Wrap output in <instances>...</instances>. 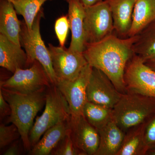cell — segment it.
Listing matches in <instances>:
<instances>
[{"mask_svg": "<svg viewBox=\"0 0 155 155\" xmlns=\"http://www.w3.org/2000/svg\"><path fill=\"white\" fill-rule=\"evenodd\" d=\"M137 37L121 38L114 33L97 42L87 44L83 52L88 64L105 73L122 94L127 93L124 74L134 54Z\"/></svg>", "mask_w": 155, "mask_h": 155, "instance_id": "cell-1", "label": "cell"}, {"mask_svg": "<svg viewBox=\"0 0 155 155\" xmlns=\"http://www.w3.org/2000/svg\"><path fill=\"white\" fill-rule=\"evenodd\" d=\"M0 89L11 108V113L8 122L17 126L23 147L29 151L31 149L29 132L37 114L45 104L47 90L30 94H22L2 88Z\"/></svg>", "mask_w": 155, "mask_h": 155, "instance_id": "cell-2", "label": "cell"}, {"mask_svg": "<svg viewBox=\"0 0 155 155\" xmlns=\"http://www.w3.org/2000/svg\"><path fill=\"white\" fill-rule=\"evenodd\" d=\"M113 120L125 133L155 116V98L127 91L112 109Z\"/></svg>", "mask_w": 155, "mask_h": 155, "instance_id": "cell-3", "label": "cell"}, {"mask_svg": "<svg viewBox=\"0 0 155 155\" xmlns=\"http://www.w3.org/2000/svg\"><path fill=\"white\" fill-rule=\"evenodd\" d=\"M69 104L56 85L48 87L46 93L44 110L37 116L29 134L31 146L36 144L42 136L51 127L67 121L71 116Z\"/></svg>", "mask_w": 155, "mask_h": 155, "instance_id": "cell-4", "label": "cell"}, {"mask_svg": "<svg viewBox=\"0 0 155 155\" xmlns=\"http://www.w3.org/2000/svg\"><path fill=\"white\" fill-rule=\"evenodd\" d=\"M43 16V9L41 8L35 17L31 30L27 28L25 22H22L20 44L27 55L28 68L31 66L34 61H38L45 70L52 85H56L58 80L53 69L49 51L41 34V20Z\"/></svg>", "mask_w": 155, "mask_h": 155, "instance_id": "cell-5", "label": "cell"}, {"mask_svg": "<svg viewBox=\"0 0 155 155\" xmlns=\"http://www.w3.org/2000/svg\"><path fill=\"white\" fill-rule=\"evenodd\" d=\"M52 85L42 65L35 61L26 69H18L11 77L0 82V87L22 94L46 90Z\"/></svg>", "mask_w": 155, "mask_h": 155, "instance_id": "cell-6", "label": "cell"}, {"mask_svg": "<svg viewBox=\"0 0 155 155\" xmlns=\"http://www.w3.org/2000/svg\"><path fill=\"white\" fill-rule=\"evenodd\" d=\"M84 29L86 45L97 42L114 33V20L106 0L85 7Z\"/></svg>", "mask_w": 155, "mask_h": 155, "instance_id": "cell-7", "label": "cell"}, {"mask_svg": "<svg viewBox=\"0 0 155 155\" xmlns=\"http://www.w3.org/2000/svg\"><path fill=\"white\" fill-rule=\"evenodd\" d=\"M48 48L58 81L75 80L88 64L83 52L51 44H49Z\"/></svg>", "mask_w": 155, "mask_h": 155, "instance_id": "cell-8", "label": "cell"}, {"mask_svg": "<svg viewBox=\"0 0 155 155\" xmlns=\"http://www.w3.org/2000/svg\"><path fill=\"white\" fill-rule=\"evenodd\" d=\"M124 81L127 92L155 98V71L134 53L126 65Z\"/></svg>", "mask_w": 155, "mask_h": 155, "instance_id": "cell-9", "label": "cell"}, {"mask_svg": "<svg viewBox=\"0 0 155 155\" xmlns=\"http://www.w3.org/2000/svg\"><path fill=\"white\" fill-rule=\"evenodd\" d=\"M92 68L87 88V101L113 109L123 94L105 73Z\"/></svg>", "mask_w": 155, "mask_h": 155, "instance_id": "cell-10", "label": "cell"}, {"mask_svg": "<svg viewBox=\"0 0 155 155\" xmlns=\"http://www.w3.org/2000/svg\"><path fill=\"white\" fill-rule=\"evenodd\" d=\"M92 68L88 64L75 80L57 82L56 86L67 100L72 116L83 114L84 107L87 102V88Z\"/></svg>", "mask_w": 155, "mask_h": 155, "instance_id": "cell-11", "label": "cell"}, {"mask_svg": "<svg viewBox=\"0 0 155 155\" xmlns=\"http://www.w3.org/2000/svg\"><path fill=\"white\" fill-rule=\"evenodd\" d=\"M69 135L73 143L83 155H95L99 145L98 131L91 125L83 114L71 115Z\"/></svg>", "mask_w": 155, "mask_h": 155, "instance_id": "cell-12", "label": "cell"}, {"mask_svg": "<svg viewBox=\"0 0 155 155\" xmlns=\"http://www.w3.org/2000/svg\"><path fill=\"white\" fill-rule=\"evenodd\" d=\"M69 4L68 16L72 33L69 48L72 51L83 52L85 49L84 20L85 7L79 0H66Z\"/></svg>", "mask_w": 155, "mask_h": 155, "instance_id": "cell-13", "label": "cell"}, {"mask_svg": "<svg viewBox=\"0 0 155 155\" xmlns=\"http://www.w3.org/2000/svg\"><path fill=\"white\" fill-rule=\"evenodd\" d=\"M114 20V32L121 38L128 37L137 0H106Z\"/></svg>", "mask_w": 155, "mask_h": 155, "instance_id": "cell-14", "label": "cell"}, {"mask_svg": "<svg viewBox=\"0 0 155 155\" xmlns=\"http://www.w3.org/2000/svg\"><path fill=\"white\" fill-rule=\"evenodd\" d=\"M0 66L14 73L17 69H26L27 56L21 48L0 34Z\"/></svg>", "mask_w": 155, "mask_h": 155, "instance_id": "cell-15", "label": "cell"}, {"mask_svg": "<svg viewBox=\"0 0 155 155\" xmlns=\"http://www.w3.org/2000/svg\"><path fill=\"white\" fill-rule=\"evenodd\" d=\"M14 5L8 0H0V34L21 46V23L17 18ZM22 47V46H21Z\"/></svg>", "mask_w": 155, "mask_h": 155, "instance_id": "cell-16", "label": "cell"}, {"mask_svg": "<svg viewBox=\"0 0 155 155\" xmlns=\"http://www.w3.org/2000/svg\"><path fill=\"white\" fill-rule=\"evenodd\" d=\"M69 120L60 122L48 129L29 151L28 154L51 155L60 142L69 133Z\"/></svg>", "mask_w": 155, "mask_h": 155, "instance_id": "cell-17", "label": "cell"}, {"mask_svg": "<svg viewBox=\"0 0 155 155\" xmlns=\"http://www.w3.org/2000/svg\"><path fill=\"white\" fill-rule=\"evenodd\" d=\"M97 130L100 140L95 155H117L122 146L125 132L113 120Z\"/></svg>", "mask_w": 155, "mask_h": 155, "instance_id": "cell-18", "label": "cell"}, {"mask_svg": "<svg viewBox=\"0 0 155 155\" xmlns=\"http://www.w3.org/2000/svg\"><path fill=\"white\" fill-rule=\"evenodd\" d=\"M148 122L127 130L117 155H147L149 147L146 142L145 131Z\"/></svg>", "mask_w": 155, "mask_h": 155, "instance_id": "cell-19", "label": "cell"}, {"mask_svg": "<svg viewBox=\"0 0 155 155\" xmlns=\"http://www.w3.org/2000/svg\"><path fill=\"white\" fill-rule=\"evenodd\" d=\"M155 19V0H137L128 37L138 35Z\"/></svg>", "mask_w": 155, "mask_h": 155, "instance_id": "cell-20", "label": "cell"}, {"mask_svg": "<svg viewBox=\"0 0 155 155\" xmlns=\"http://www.w3.org/2000/svg\"><path fill=\"white\" fill-rule=\"evenodd\" d=\"M133 50L143 62L155 57V19L137 35Z\"/></svg>", "mask_w": 155, "mask_h": 155, "instance_id": "cell-21", "label": "cell"}, {"mask_svg": "<svg viewBox=\"0 0 155 155\" xmlns=\"http://www.w3.org/2000/svg\"><path fill=\"white\" fill-rule=\"evenodd\" d=\"M83 115L97 130L105 127L113 120L112 109L88 101L84 107Z\"/></svg>", "mask_w": 155, "mask_h": 155, "instance_id": "cell-22", "label": "cell"}, {"mask_svg": "<svg viewBox=\"0 0 155 155\" xmlns=\"http://www.w3.org/2000/svg\"><path fill=\"white\" fill-rule=\"evenodd\" d=\"M48 1L50 0H13L12 4L17 14L23 17L27 28L31 30L42 6Z\"/></svg>", "mask_w": 155, "mask_h": 155, "instance_id": "cell-23", "label": "cell"}, {"mask_svg": "<svg viewBox=\"0 0 155 155\" xmlns=\"http://www.w3.org/2000/svg\"><path fill=\"white\" fill-rule=\"evenodd\" d=\"M21 137L17 126L14 124L7 126L0 125V149L1 150L10 145L12 143Z\"/></svg>", "mask_w": 155, "mask_h": 155, "instance_id": "cell-24", "label": "cell"}, {"mask_svg": "<svg viewBox=\"0 0 155 155\" xmlns=\"http://www.w3.org/2000/svg\"><path fill=\"white\" fill-rule=\"evenodd\" d=\"M51 155H83L73 143L69 133L58 143Z\"/></svg>", "mask_w": 155, "mask_h": 155, "instance_id": "cell-25", "label": "cell"}, {"mask_svg": "<svg viewBox=\"0 0 155 155\" xmlns=\"http://www.w3.org/2000/svg\"><path fill=\"white\" fill-rule=\"evenodd\" d=\"M69 28L70 25L68 15H63L56 20L54 25L55 31L60 46L61 47H65Z\"/></svg>", "mask_w": 155, "mask_h": 155, "instance_id": "cell-26", "label": "cell"}, {"mask_svg": "<svg viewBox=\"0 0 155 155\" xmlns=\"http://www.w3.org/2000/svg\"><path fill=\"white\" fill-rule=\"evenodd\" d=\"M146 142L149 149L155 147V116L148 122L145 131Z\"/></svg>", "mask_w": 155, "mask_h": 155, "instance_id": "cell-27", "label": "cell"}, {"mask_svg": "<svg viewBox=\"0 0 155 155\" xmlns=\"http://www.w3.org/2000/svg\"><path fill=\"white\" fill-rule=\"evenodd\" d=\"M11 113V107L3 96L0 89V118L1 120L6 116H10Z\"/></svg>", "mask_w": 155, "mask_h": 155, "instance_id": "cell-28", "label": "cell"}, {"mask_svg": "<svg viewBox=\"0 0 155 155\" xmlns=\"http://www.w3.org/2000/svg\"><path fill=\"white\" fill-rule=\"evenodd\" d=\"M21 153L20 145L19 140H16L10 145V146L8 148L3 154L4 155H18Z\"/></svg>", "mask_w": 155, "mask_h": 155, "instance_id": "cell-29", "label": "cell"}, {"mask_svg": "<svg viewBox=\"0 0 155 155\" xmlns=\"http://www.w3.org/2000/svg\"><path fill=\"white\" fill-rule=\"evenodd\" d=\"M104 0H79L84 7H89L95 5Z\"/></svg>", "mask_w": 155, "mask_h": 155, "instance_id": "cell-30", "label": "cell"}, {"mask_svg": "<svg viewBox=\"0 0 155 155\" xmlns=\"http://www.w3.org/2000/svg\"><path fill=\"white\" fill-rule=\"evenodd\" d=\"M144 63L147 66L155 71V57L148 59Z\"/></svg>", "mask_w": 155, "mask_h": 155, "instance_id": "cell-31", "label": "cell"}, {"mask_svg": "<svg viewBox=\"0 0 155 155\" xmlns=\"http://www.w3.org/2000/svg\"><path fill=\"white\" fill-rule=\"evenodd\" d=\"M9 1H10V2H13V0H8Z\"/></svg>", "mask_w": 155, "mask_h": 155, "instance_id": "cell-32", "label": "cell"}]
</instances>
